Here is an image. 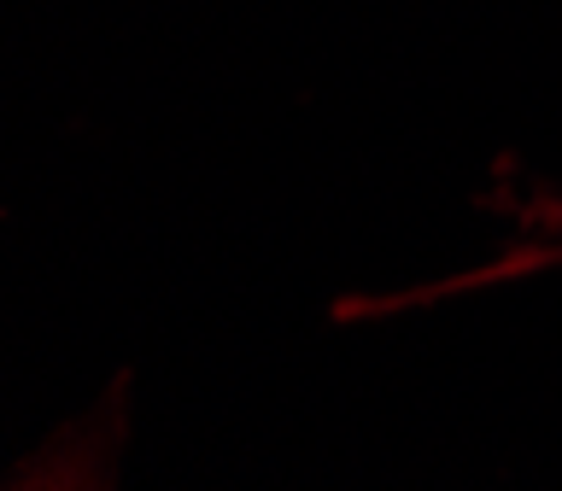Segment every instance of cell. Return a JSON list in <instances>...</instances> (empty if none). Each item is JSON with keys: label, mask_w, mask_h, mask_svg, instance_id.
<instances>
[{"label": "cell", "mask_w": 562, "mask_h": 491, "mask_svg": "<svg viewBox=\"0 0 562 491\" xmlns=\"http://www.w3.org/2000/svg\"><path fill=\"white\" fill-rule=\"evenodd\" d=\"M12 491H94V480H88L82 463H53V468L30 473V480L12 486Z\"/></svg>", "instance_id": "obj_1"}]
</instances>
